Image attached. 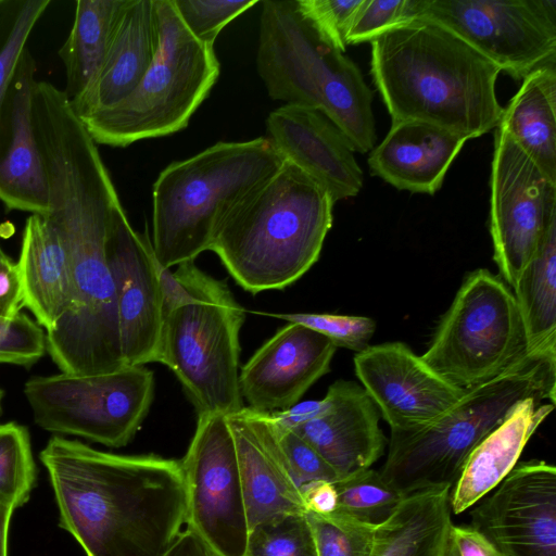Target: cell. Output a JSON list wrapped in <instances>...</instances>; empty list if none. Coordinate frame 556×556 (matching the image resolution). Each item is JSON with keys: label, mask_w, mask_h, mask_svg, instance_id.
Instances as JSON below:
<instances>
[{"label": "cell", "mask_w": 556, "mask_h": 556, "mask_svg": "<svg viewBox=\"0 0 556 556\" xmlns=\"http://www.w3.org/2000/svg\"><path fill=\"white\" fill-rule=\"evenodd\" d=\"M39 457L59 525L86 556H161L181 532L186 493L180 462L117 455L59 435Z\"/></svg>", "instance_id": "6da1fadb"}, {"label": "cell", "mask_w": 556, "mask_h": 556, "mask_svg": "<svg viewBox=\"0 0 556 556\" xmlns=\"http://www.w3.org/2000/svg\"><path fill=\"white\" fill-rule=\"evenodd\" d=\"M50 199L45 216L67 254L73 301L46 333L47 352L61 372L99 375L126 367L118 331L116 292L105 243L122 207L94 144L68 143L42 159Z\"/></svg>", "instance_id": "7a4b0ae2"}, {"label": "cell", "mask_w": 556, "mask_h": 556, "mask_svg": "<svg viewBox=\"0 0 556 556\" xmlns=\"http://www.w3.org/2000/svg\"><path fill=\"white\" fill-rule=\"evenodd\" d=\"M370 45L371 75L392 123L422 122L466 140L498 126L500 68L446 27L416 17Z\"/></svg>", "instance_id": "3957f363"}, {"label": "cell", "mask_w": 556, "mask_h": 556, "mask_svg": "<svg viewBox=\"0 0 556 556\" xmlns=\"http://www.w3.org/2000/svg\"><path fill=\"white\" fill-rule=\"evenodd\" d=\"M333 204L323 186L286 160L226 216L210 251L244 290L283 289L319 258Z\"/></svg>", "instance_id": "277c9868"}, {"label": "cell", "mask_w": 556, "mask_h": 556, "mask_svg": "<svg viewBox=\"0 0 556 556\" xmlns=\"http://www.w3.org/2000/svg\"><path fill=\"white\" fill-rule=\"evenodd\" d=\"M556 349L529 352L497 377L466 390L443 416L415 430L391 431L380 473L404 495L456 483L473 448L531 396L555 404Z\"/></svg>", "instance_id": "5b68a950"}, {"label": "cell", "mask_w": 556, "mask_h": 556, "mask_svg": "<svg viewBox=\"0 0 556 556\" xmlns=\"http://www.w3.org/2000/svg\"><path fill=\"white\" fill-rule=\"evenodd\" d=\"M286 160L266 137L217 142L166 166L153 195L152 250L165 268L210 250L226 216Z\"/></svg>", "instance_id": "8992f818"}, {"label": "cell", "mask_w": 556, "mask_h": 556, "mask_svg": "<svg viewBox=\"0 0 556 556\" xmlns=\"http://www.w3.org/2000/svg\"><path fill=\"white\" fill-rule=\"evenodd\" d=\"M256 67L273 100L318 110L354 151L374 148L370 88L358 66L300 14L295 0L262 2Z\"/></svg>", "instance_id": "52a82bcc"}, {"label": "cell", "mask_w": 556, "mask_h": 556, "mask_svg": "<svg viewBox=\"0 0 556 556\" xmlns=\"http://www.w3.org/2000/svg\"><path fill=\"white\" fill-rule=\"evenodd\" d=\"M159 47L135 90L119 103L84 119L97 144L127 147L182 130L219 75L214 47L195 39L173 0H153Z\"/></svg>", "instance_id": "ba28073f"}, {"label": "cell", "mask_w": 556, "mask_h": 556, "mask_svg": "<svg viewBox=\"0 0 556 556\" xmlns=\"http://www.w3.org/2000/svg\"><path fill=\"white\" fill-rule=\"evenodd\" d=\"M193 295L165 313L157 361L179 379L198 415L242 409L239 332L244 309L228 286L190 263Z\"/></svg>", "instance_id": "9c48e42d"}, {"label": "cell", "mask_w": 556, "mask_h": 556, "mask_svg": "<svg viewBox=\"0 0 556 556\" xmlns=\"http://www.w3.org/2000/svg\"><path fill=\"white\" fill-rule=\"evenodd\" d=\"M528 353L511 289L480 268L463 281L421 358L450 384L466 391L497 377Z\"/></svg>", "instance_id": "30bf717a"}, {"label": "cell", "mask_w": 556, "mask_h": 556, "mask_svg": "<svg viewBox=\"0 0 556 556\" xmlns=\"http://www.w3.org/2000/svg\"><path fill=\"white\" fill-rule=\"evenodd\" d=\"M24 393L34 421L43 430L122 447L149 413L154 376L143 366L99 375L60 372L33 377Z\"/></svg>", "instance_id": "8fae6325"}, {"label": "cell", "mask_w": 556, "mask_h": 556, "mask_svg": "<svg viewBox=\"0 0 556 556\" xmlns=\"http://www.w3.org/2000/svg\"><path fill=\"white\" fill-rule=\"evenodd\" d=\"M416 17L446 27L516 80L556 63L555 0H418Z\"/></svg>", "instance_id": "7c38bea8"}, {"label": "cell", "mask_w": 556, "mask_h": 556, "mask_svg": "<svg viewBox=\"0 0 556 556\" xmlns=\"http://www.w3.org/2000/svg\"><path fill=\"white\" fill-rule=\"evenodd\" d=\"M180 466L187 530L214 556H243L249 523L227 416L198 415L194 434Z\"/></svg>", "instance_id": "4fadbf2b"}, {"label": "cell", "mask_w": 556, "mask_h": 556, "mask_svg": "<svg viewBox=\"0 0 556 556\" xmlns=\"http://www.w3.org/2000/svg\"><path fill=\"white\" fill-rule=\"evenodd\" d=\"M490 232L501 279L514 290L556 215V185L498 124L490 177Z\"/></svg>", "instance_id": "5bb4252c"}, {"label": "cell", "mask_w": 556, "mask_h": 556, "mask_svg": "<svg viewBox=\"0 0 556 556\" xmlns=\"http://www.w3.org/2000/svg\"><path fill=\"white\" fill-rule=\"evenodd\" d=\"M470 511V527L502 556H556V468L518 463Z\"/></svg>", "instance_id": "9a60e30c"}, {"label": "cell", "mask_w": 556, "mask_h": 556, "mask_svg": "<svg viewBox=\"0 0 556 556\" xmlns=\"http://www.w3.org/2000/svg\"><path fill=\"white\" fill-rule=\"evenodd\" d=\"M275 418L308 442L340 478L368 469L388 443L380 410L362 384L337 380L324 399L274 412Z\"/></svg>", "instance_id": "2e32d148"}, {"label": "cell", "mask_w": 556, "mask_h": 556, "mask_svg": "<svg viewBox=\"0 0 556 556\" xmlns=\"http://www.w3.org/2000/svg\"><path fill=\"white\" fill-rule=\"evenodd\" d=\"M105 252L114 280L121 350L126 366L157 361L163 326V294L151 240L134 230L119 207Z\"/></svg>", "instance_id": "e0dca14e"}, {"label": "cell", "mask_w": 556, "mask_h": 556, "mask_svg": "<svg viewBox=\"0 0 556 556\" xmlns=\"http://www.w3.org/2000/svg\"><path fill=\"white\" fill-rule=\"evenodd\" d=\"M354 367L391 431L415 430L433 422L465 393L403 342L368 345L354 356Z\"/></svg>", "instance_id": "ac0fdd59"}, {"label": "cell", "mask_w": 556, "mask_h": 556, "mask_svg": "<svg viewBox=\"0 0 556 556\" xmlns=\"http://www.w3.org/2000/svg\"><path fill=\"white\" fill-rule=\"evenodd\" d=\"M337 346L324 334L289 323L268 339L239 372V388L250 408L278 412L298 404L330 369Z\"/></svg>", "instance_id": "d6986e66"}, {"label": "cell", "mask_w": 556, "mask_h": 556, "mask_svg": "<svg viewBox=\"0 0 556 556\" xmlns=\"http://www.w3.org/2000/svg\"><path fill=\"white\" fill-rule=\"evenodd\" d=\"M267 139L282 157L323 186L332 201L355 197L364 175L342 131L313 108L285 104L266 119Z\"/></svg>", "instance_id": "ffe728a7"}, {"label": "cell", "mask_w": 556, "mask_h": 556, "mask_svg": "<svg viewBox=\"0 0 556 556\" xmlns=\"http://www.w3.org/2000/svg\"><path fill=\"white\" fill-rule=\"evenodd\" d=\"M35 73L26 48L0 104V201L9 210L48 216L49 186L31 121Z\"/></svg>", "instance_id": "44dd1931"}, {"label": "cell", "mask_w": 556, "mask_h": 556, "mask_svg": "<svg viewBox=\"0 0 556 556\" xmlns=\"http://www.w3.org/2000/svg\"><path fill=\"white\" fill-rule=\"evenodd\" d=\"M227 419L237 451L249 530L288 515L306 514L269 414L243 407Z\"/></svg>", "instance_id": "7402d4cb"}, {"label": "cell", "mask_w": 556, "mask_h": 556, "mask_svg": "<svg viewBox=\"0 0 556 556\" xmlns=\"http://www.w3.org/2000/svg\"><path fill=\"white\" fill-rule=\"evenodd\" d=\"M157 47L154 1L126 0L96 80L71 103L75 114L84 119L127 98L151 66Z\"/></svg>", "instance_id": "603a6c76"}, {"label": "cell", "mask_w": 556, "mask_h": 556, "mask_svg": "<svg viewBox=\"0 0 556 556\" xmlns=\"http://www.w3.org/2000/svg\"><path fill=\"white\" fill-rule=\"evenodd\" d=\"M466 141L431 124L394 122L370 152L368 165L372 175L396 189L434 194Z\"/></svg>", "instance_id": "cb8c5ba5"}, {"label": "cell", "mask_w": 556, "mask_h": 556, "mask_svg": "<svg viewBox=\"0 0 556 556\" xmlns=\"http://www.w3.org/2000/svg\"><path fill=\"white\" fill-rule=\"evenodd\" d=\"M555 404L543 396L519 402L511 414L470 453L450 492L451 511L459 515L495 489L519 463L528 441Z\"/></svg>", "instance_id": "d4e9b609"}, {"label": "cell", "mask_w": 556, "mask_h": 556, "mask_svg": "<svg viewBox=\"0 0 556 556\" xmlns=\"http://www.w3.org/2000/svg\"><path fill=\"white\" fill-rule=\"evenodd\" d=\"M16 264L25 306L46 333L51 332L71 307L73 290L66 251L45 216L26 219Z\"/></svg>", "instance_id": "484cf974"}, {"label": "cell", "mask_w": 556, "mask_h": 556, "mask_svg": "<svg viewBox=\"0 0 556 556\" xmlns=\"http://www.w3.org/2000/svg\"><path fill=\"white\" fill-rule=\"evenodd\" d=\"M500 125L556 185V63L540 66L522 79Z\"/></svg>", "instance_id": "4316f807"}, {"label": "cell", "mask_w": 556, "mask_h": 556, "mask_svg": "<svg viewBox=\"0 0 556 556\" xmlns=\"http://www.w3.org/2000/svg\"><path fill=\"white\" fill-rule=\"evenodd\" d=\"M450 488L406 495L376 528L371 556H442L452 522Z\"/></svg>", "instance_id": "83f0119b"}, {"label": "cell", "mask_w": 556, "mask_h": 556, "mask_svg": "<svg viewBox=\"0 0 556 556\" xmlns=\"http://www.w3.org/2000/svg\"><path fill=\"white\" fill-rule=\"evenodd\" d=\"M126 0H77L72 29L59 51L71 103L92 86Z\"/></svg>", "instance_id": "f1b7e54d"}, {"label": "cell", "mask_w": 556, "mask_h": 556, "mask_svg": "<svg viewBox=\"0 0 556 556\" xmlns=\"http://www.w3.org/2000/svg\"><path fill=\"white\" fill-rule=\"evenodd\" d=\"M528 352L556 349V215L513 290Z\"/></svg>", "instance_id": "f546056e"}, {"label": "cell", "mask_w": 556, "mask_h": 556, "mask_svg": "<svg viewBox=\"0 0 556 556\" xmlns=\"http://www.w3.org/2000/svg\"><path fill=\"white\" fill-rule=\"evenodd\" d=\"M333 483L338 494L334 513L371 526L384 522L406 496L390 485L380 471L371 468L353 472Z\"/></svg>", "instance_id": "4dcf8cb0"}, {"label": "cell", "mask_w": 556, "mask_h": 556, "mask_svg": "<svg viewBox=\"0 0 556 556\" xmlns=\"http://www.w3.org/2000/svg\"><path fill=\"white\" fill-rule=\"evenodd\" d=\"M36 479L28 429L16 422L0 425V503L24 505Z\"/></svg>", "instance_id": "1f68e13d"}, {"label": "cell", "mask_w": 556, "mask_h": 556, "mask_svg": "<svg viewBox=\"0 0 556 556\" xmlns=\"http://www.w3.org/2000/svg\"><path fill=\"white\" fill-rule=\"evenodd\" d=\"M50 0H0V104L27 39Z\"/></svg>", "instance_id": "d6a6232c"}, {"label": "cell", "mask_w": 556, "mask_h": 556, "mask_svg": "<svg viewBox=\"0 0 556 556\" xmlns=\"http://www.w3.org/2000/svg\"><path fill=\"white\" fill-rule=\"evenodd\" d=\"M305 516L317 556H371L377 526L337 513Z\"/></svg>", "instance_id": "836d02e7"}, {"label": "cell", "mask_w": 556, "mask_h": 556, "mask_svg": "<svg viewBox=\"0 0 556 556\" xmlns=\"http://www.w3.org/2000/svg\"><path fill=\"white\" fill-rule=\"evenodd\" d=\"M243 556H317L305 514L288 515L252 527Z\"/></svg>", "instance_id": "e575fe53"}, {"label": "cell", "mask_w": 556, "mask_h": 556, "mask_svg": "<svg viewBox=\"0 0 556 556\" xmlns=\"http://www.w3.org/2000/svg\"><path fill=\"white\" fill-rule=\"evenodd\" d=\"M257 0H173L182 23L199 41L214 46L222 29Z\"/></svg>", "instance_id": "d590c367"}, {"label": "cell", "mask_w": 556, "mask_h": 556, "mask_svg": "<svg viewBox=\"0 0 556 556\" xmlns=\"http://www.w3.org/2000/svg\"><path fill=\"white\" fill-rule=\"evenodd\" d=\"M266 315L306 326L327 337L337 348H345L356 353L369 345L376 330L375 320L365 316L317 313Z\"/></svg>", "instance_id": "8d00e7d4"}, {"label": "cell", "mask_w": 556, "mask_h": 556, "mask_svg": "<svg viewBox=\"0 0 556 556\" xmlns=\"http://www.w3.org/2000/svg\"><path fill=\"white\" fill-rule=\"evenodd\" d=\"M418 0H363L351 22L346 46L371 41L382 33L412 21Z\"/></svg>", "instance_id": "74e56055"}, {"label": "cell", "mask_w": 556, "mask_h": 556, "mask_svg": "<svg viewBox=\"0 0 556 556\" xmlns=\"http://www.w3.org/2000/svg\"><path fill=\"white\" fill-rule=\"evenodd\" d=\"M290 475L301 488L313 481L334 482L340 479L336 470L301 435L279 422L268 413Z\"/></svg>", "instance_id": "f35d334b"}, {"label": "cell", "mask_w": 556, "mask_h": 556, "mask_svg": "<svg viewBox=\"0 0 556 556\" xmlns=\"http://www.w3.org/2000/svg\"><path fill=\"white\" fill-rule=\"evenodd\" d=\"M47 351L42 327L21 313L13 319L0 318V365L30 367Z\"/></svg>", "instance_id": "ab89813d"}, {"label": "cell", "mask_w": 556, "mask_h": 556, "mask_svg": "<svg viewBox=\"0 0 556 556\" xmlns=\"http://www.w3.org/2000/svg\"><path fill=\"white\" fill-rule=\"evenodd\" d=\"M363 0H295L300 14L320 37L344 53L346 35Z\"/></svg>", "instance_id": "60d3db41"}, {"label": "cell", "mask_w": 556, "mask_h": 556, "mask_svg": "<svg viewBox=\"0 0 556 556\" xmlns=\"http://www.w3.org/2000/svg\"><path fill=\"white\" fill-rule=\"evenodd\" d=\"M442 556H502L493 544L470 526L451 525Z\"/></svg>", "instance_id": "b9f144b4"}, {"label": "cell", "mask_w": 556, "mask_h": 556, "mask_svg": "<svg viewBox=\"0 0 556 556\" xmlns=\"http://www.w3.org/2000/svg\"><path fill=\"white\" fill-rule=\"evenodd\" d=\"M24 292L17 264L10 256L0 261V318L13 319L24 307Z\"/></svg>", "instance_id": "7bdbcfd3"}, {"label": "cell", "mask_w": 556, "mask_h": 556, "mask_svg": "<svg viewBox=\"0 0 556 556\" xmlns=\"http://www.w3.org/2000/svg\"><path fill=\"white\" fill-rule=\"evenodd\" d=\"M301 495L306 513L330 515L338 506V494L333 482L319 480L301 488Z\"/></svg>", "instance_id": "ee69618b"}, {"label": "cell", "mask_w": 556, "mask_h": 556, "mask_svg": "<svg viewBox=\"0 0 556 556\" xmlns=\"http://www.w3.org/2000/svg\"><path fill=\"white\" fill-rule=\"evenodd\" d=\"M161 556H214L208 547L191 531H181Z\"/></svg>", "instance_id": "f6af8a7d"}, {"label": "cell", "mask_w": 556, "mask_h": 556, "mask_svg": "<svg viewBox=\"0 0 556 556\" xmlns=\"http://www.w3.org/2000/svg\"><path fill=\"white\" fill-rule=\"evenodd\" d=\"M14 509L0 503V556H8L9 528Z\"/></svg>", "instance_id": "bcb514c9"}, {"label": "cell", "mask_w": 556, "mask_h": 556, "mask_svg": "<svg viewBox=\"0 0 556 556\" xmlns=\"http://www.w3.org/2000/svg\"><path fill=\"white\" fill-rule=\"evenodd\" d=\"M8 255L4 253V251L2 250L1 245H0V261H2L3 258H5Z\"/></svg>", "instance_id": "7dc6e473"}, {"label": "cell", "mask_w": 556, "mask_h": 556, "mask_svg": "<svg viewBox=\"0 0 556 556\" xmlns=\"http://www.w3.org/2000/svg\"><path fill=\"white\" fill-rule=\"evenodd\" d=\"M3 397V391L0 389V415H1V402Z\"/></svg>", "instance_id": "c3c4849f"}]
</instances>
